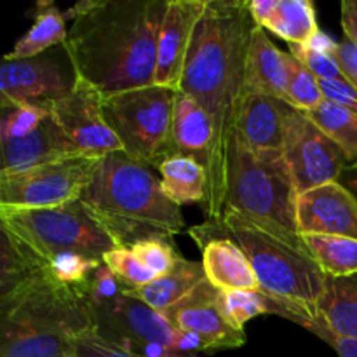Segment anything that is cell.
<instances>
[{"label": "cell", "instance_id": "1", "mask_svg": "<svg viewBox=\"0 0 357 357\" xmlns=\"http://www.w3.org/2000/svg\"><path fill=\"white\" fill-rule=\"evenodd\" d=\"M255 26L246 0H206L178 86V91L194 98L208 112L215 131L202 202L209 223H218L223 216L227 149L244 93L246 56Z\"/></svg>", "mask_w": 357, "mask_h": 357}, {"label": "cell", "instance_id": "2", "mask_svg": "<svg viewBox=\"0 0 357 357\" xmlns=\"http://www.w3.org/2000/svg\"><path fill=\"white\" fill-rule=\"evenodd\" d=\"M166 7L167 0H82L65 10L72 26L63 49L75 75L103 98L152 86Z\"/></svg>", "mask_w": 357, "mask_h": 357}, {"label": "cell", "instance_id": "3", "mask_svg": "<svg viewBox=\"0 0 357 357\" xmlns=\"http://www.w3.org/2000/svg\"><path fill=\"white\" fill-rule=\"evenodd\" d=\"M79 201L117 248L173 241L185 227L180 206L166 197L160 178L124 150L100 157Z\"/></svg>", "mask_w": 357, "mask_h": 357}, {"label": "cell", "instance_id": "4", "mask_svg": "<svg viewBox=\"0 0 357 357\" xmlns=\"http://www.w3.org/2000/svg\"><path fill=\"white\" fill-rule=\"evenodd\" d=\"M89 331L86 284L59 282L44 268L0 300V357H70Z\"/></svg>", "mask_w": 357, "mask_h": 357}, {"label": "cell", "instance_id": "5", "mask_svg": "<svg viewBox=\"0 0 357 357\" xmlns=\"http://www.w3.org/2000/svg\"><path fill=\"white\" fill-rule=\"evenodd\" d=\"M188 234L195 243L211 237L234 241L250 260L261 291L281 303V317L296 324L316 321L328 278L307 248L281 239L232 209L223 213L218 223L206 222Z\"/></svg>", "mask_w": 357, "mask_h": 357}, {"label": "cell", "instance_id": "6", "mask_svg": "<svg viewBox=\"0 0 357 357\" xmlns=\"http://www.w3.org/2000/svg\"><path fill=\"white\" fill-rule=\"evenodd\" d=\"M296 188L282 152L260 153L230 136L223 180V213H241L296 246L307 248L296 222Z\"/></svg>", "mask_w": 357, "mask_h": 357}, {"label": "cell", "instance_id": "7", "mask_svg": "<svg viewBox=\"0 0 357 357\" xmlns=\"http://www.w3.org/2000/svg\"><path fill=\"white\" fill-rule=\"evenodd\" d=\"M0 223L40 268L59 253L101 260L115 243L80 201L56 208L0 213Z\"/></svg>", "mask_w": 357, "mask_h": 357}, {"label": "cell", "instance_id": "8", "mask_svg": "<svg viewBox=\"0 0 357 357\" xmlns=\"http://www.w3.org/2000/svg\"><path fill=\"white\" fill-rule=\"evenodd\" d=\"M174 89L136 87L103 98V115L122 149L132 159L159 167L176 155L173 143Z\"/></svg>", "mask_w": 357, "mask_h": 357}, {"label": "cell", "instance_id": "9", "mask_svg": "<svg viewBox=\"0 0 357 357\" xmlns=\"http://www.w3.org/2000/svg\"><path fill=\"white\" fill-rule=\"evenodd\" d=\"M79 157L52 119L49 103L0 105V174Z\"/></svg>", "mask_w": 357, "mask_h": 357}, {"label": "cell", "instance_id": "10", "mask_svg": "<svg viewBox=\"0 0 357 357\" xmlns=\"http://www.w3.org/2000/svg\"><path fill=\"white\" fill-rule=\"evenodd\" d=\"M100 157H66L0 174V213L56 208L79 201Z\"/></svg>", "mask_w": 357, "mask_h": 357}, {"label": "cell", "instance_id": "11", "mask_svg": "<svg viewBox=\"0 0 357 357\" xmlns=\"http://www.w3.org/2000/svg\"><path fill=\"white\" fill-rule=\"evenodd\" d=\"M282 155L298 195L340 181L349 167L342 150L303 112L295 108L286 119Z\"/></svg>", "mask_w": 357, "mask_h": 357}, {"label": "cell", "instance_id": "12", "mask_svg": "<svg viewBox=\"0 0 357 357\" xmlns=\"http://www.w3.org/2000/svg\"><path fill=\"white\" fill-rule=\"evenodd\" d=\"M94 333L114 347H124L128 342L160 344L180 354V338L176 330L162 312L152 309L142 300L122 291L108 302H89Z\"/></svg>", "mask_w": 357, "mask_h": 357}, {"label": "cell", "instance_id": "13", "mask_svg": "<svg viewBox=\"0 0 357 357\" xmlns=\"http://www.w3.org/2000/svg\"><path fill=\"white\" fill-rule=\"evenodd\" d=\"M52 119L79 155L103 157L122 145L103 115V94L77 77L65 96L49 103Z\"/></svg>", "mask_w": 357, "mask_h": 357}, {"label": "cell", "instance_id": "14", "mask_svg": "<svg viewBox=\"0 0 357 357\" xmlns=\"http://www.w3.org/2000/svg\"><path fill=\"white\" fill-rule=\"evenodd\" d=\"M77 75L66 51H51L26 59H0V105L51 103L65 96Z\"/></svg>", "mask_w": 357, "mask_h": 357}, {"label": "cell", "instance_id": "15", "mask_svg": "<svg viewBox=\"0 0 357 357\" xmlns=\"http://www.w3.org/2000/svg\"><path fill=\"white\" fill-rule=\"evenodd\" d=\"M218 289L208 279L174 305L160 310L176 330L194 333L204 342L206 352L239 349L246 344V331L230 326L216 303Z\"/></svg>", "mask_w": 357, "mask_h": 357}, {"label": "cell", "instance_id": "16", "mask_svg": "<svg viewBox=\"0 0 357 357\" xmlns=\"http://www.w3.org/2000/svg\"><path fill=\"white\" fill-rule=\"evenodd\" d=\"M296 222L302 236L357 239V197L340 181L314 188L296 199Z\"/></svg>", "mask_w": 357, "mask_h": 357}, {"label": "cell", "instance_id": "17", "mask_svg": "<svg viewBox=\"0 0 357 357\" xmlns=\"http://www.w3.org/2000/svg\"><path fill=\"white\" fill-rule=\"evenodd\" d=\"M206 0H167L166 14L157 40V65L153 84L178 89L190 49L195 24Z\"/></svg>", "mask_w": 357, "mask_h": 357}, {"label": "cell", "instance_id": "18", "mask_svg": "<svg viewBox=\"0 0 357 357\" xmlns=\"http://www.w3.org/2000/svg\"><path fill=\"white\" fill-rule=\"evenodd\" d=\"M289 112L291 107L284 101L244 87L236 110L234 132L255 152H282Z\"/></svg>", "mask_w": 357, "mask_h": 357}, {"label": "cell", "instance_id": "19", "mask_svg": "<svg viewBox=\"0 0 357 357\" xmlns=\"http://www.w3.org/2000/svg\"><path fill=\"white\" fill-rule=\"evenodd\" d=\"M255 24L271 30L288 45H305L319 30L312 0H250Z\"/></svg>", "mask_w": 357, "mask_h": 357}, {"label": "cell", "instance_id": "20", "mask_svg": "<svg viewBox=\"0 0 357 357\" xmlns=\"http://www.w3.org/2000/svg\"><path fill=\"white\" fill-rule=\"evenodd\" d=\"M202 253V268L209 284L220 291L250 289L261 291L257 274L244 251L227 237H211L199 241Z\"/></svg>", "mask_w": 357, "mask_h": 357}, {"label": "cell", "instance_id": "21", "mask_svg": "<svg viewBox=\"0 0 357 357\" xmlns=\"http://www.w3.org/2000/svg\"><path fill=\"white\" fill-rule=\"evenodd\" d=\"M173 143L180 155L195 159L206 171L211 162L215 131L208 112L181 91H174Z\"/></svg>", "mask_w": 357, "mask_h": 357}, {"label": "cell", "instance_id": "22", "mask_svg": "<svg viewBox=\"0 0 357 357\" xmlns=\"http://www.w3.org/2000/svg\"><path fill=\"white\" fill-rule=\"evenodd\" d=\"M286 58H288V52L275 47L264 28L255 26L251 31L250 47H248L244 87L284 101L286 84H288Z\"/></svg>", "mask_w": 357, "mask_h": 357}, {"label": "cell", "instance_id": "23", "mask_svg": "<svg viewBox=\"0 0 357 357\" xmlns=\"http://www.w3.org/2000/svg\"><path fill=\"white\" fill-rule=\"evenodd\" d=\"M204 281L206 274L202 264L180 257L166 275H160L155 281L149 282L142 288H124V291L160 312V310L180 302Z\"/></svg>", "mask_w": 357, "mask_h": 357}, {"label": "cell", "instance_id": "24", "mask_svg": "<svg viewBox=\"0 0 357 357\" xmlns=\"http://www.w3.org/2000/svg\"><path fill=\"white\" fill-rule=\"evenodd\" d=\"M314 323L340 337L357 340V275L326 279Z\"/></svg>", "mask_w": 357, "mask_h": 357}, {"label": "cell", "instance_id": "25", "mask_svg": "<svg viewBox=\"0 0 357 357\" xmlns=\"http://www.w3.org/2000/svg\"><path fill=\"white\" fill-rule=\"evenodd\" d=\"M31 16H33V24L23 37L17 38L13 51L3 56L6 59L35 58L65 44L68 33L66 17L65 13H61L54 3L38 2Z\"/></svg>", "mask_w": 357, "mask_h": 357}, {"label": "cell", "instance_id": "26", "mask_svg": "<svg viewBox=\"0 0 357 357\" xmlns=\"http://www.w3.org/2000/svg\"><path fill=\"white\" fill-rule=\"evenodd\" d=\"M157 171L160 173V187L173 204L202 206L208 188L206 169L195 159L176 153L164 160Z\"/></svg>", "mask_w": 357, "mask_h": 357}, {"label": "cell", "instance_id": "27", "mask_svg": "<svg viewBox=\"0 0 357 357\" xmlns=\"http://www.w3.org/2000/svg\"><path fill=\"white\" fill-rule=\"evenodd\" d=\"M302 237L310 257L316 260L326 278L357 275V239L314 234Z\"/></svg>", "mask_w": 357, "mask_h": 357}, {"label": "cell", "instance_id": "28", "mask_svg": "<svg viewBox=\"0 0 357 357\" xmlns=\"http://www.w3.org/2000/svg\"><path fill=\"white\" fill-rule=\"evenodd\" d=\"M303 114L342 150L349 167L357 166V114L326 100Z\"/></svg>", "mask_w": 357, "mask_h": 357}, {"label": "cell", "instance_id": "29", "mask_svg": "<svg viewBox=\"0 0 357 357\" xmlns=\"http://www.w3.org/2000/svg\"><path fill=\"white\" fill-rule=\"evenodd\" d=\"M216 303L225 317L227 323L236 330H244V324L261 314H275V300L265 295L264 291H250V289H227L220 291Z\"/></svg>", "mask_w": 357, "mask_h": 357}, {"label": "cell", "instance_id": "30", "mask_svg": "<svg viewBox=\"0 0 357 357\" xmlns=\"http://www.w3.org/2000/svg\"><path fill=\"white\" fill-rule=\"evenodd\" d=\"M40 271L26 251L0 223V300Z\"/></svg>", "mask_w": 357, "mask_h": 357}, {"label": "cell", "instance_id": "31", "mask_svg": "<svg viewBox=\"0 0 357 357\" xmlns=\"http://www.w3.org/2000/svg\"><path fill=\"white\" fill-rule=\"evenodd\" d=\"M288 84H286V103L300 112H309L324 100L319 87V79L288 52Z\"/></svg>", "mask_w": 357, "mask_h": 357}, {"label": "cell", "instance_id": "32", "mask_svg": "<svg viewBox=\"0 0 357 357\" xmlns=\"http://www.w3.org/2000/svg\"><path fill=\"white\" fill-rule=\"evenodd\" d=\"M126 289H136L155 281L157 275L132 255L129 248H114L101 258Z\"/></svg>", "mask_w": 357, "mask_h": 357}, {"label": "cell", "instance_id": "33", "mask_svg": "<svg viewBox=\"0 0 357 357\" xmlns=\"http://www.w3.org/2000/svg\"><path fill=\"white\" fill-rule=\"evenodd\" d=\"M101 264V260L87 258L79 253H59L45 264L44 271H47L56 281L70 286H82L89 281L93 272Z\"/></svg>", "mask_w": 357, "mask_h": 357}, {"label": "cell", "instance_id": "34", "mask_svg": "<svg viewBox=\"0 0 357 357\" xmlns=\"http://www.w3.org/2000/svg\"><path fill=\"white\" fill-rule=\"evenodd\" d=\"M129 250L132 251L136 258L145 265L149 271H152L157 278L166 275L174 267L178 258L181 257L174 248L173 241L164 239H149L136 243Z\"/></svg>", "mask_w": 357, "mask_h": 357}, {"label": "cell", "instance_id": "35", "mask_svg": "<svg viewBox=\"0 0 357 357\" xmlns=\"http://www.w3.org/2000/svg\"><path fill=\"white\" fill-rule=\"evenodd\" d=\"M289 54L303 63L319 80H347L335 56L314 52L305 45H289Z\"/></svg>", "mask_w": 357, "mask_h": 357}, {"label": "cell", "instance_id": "36", "mask_svg": "<svg viewBox=\"0 0 357 357\" xmlns=\"http://www.w3.org/2000/svg\"><path fill=\"white\" fill-rule=\"evenodd\" d=\"M70 357H132L128 352L114 347L103 338L98 337L94 331L82 335L73 342L72 356Z\"/></svg>", "mask_w": 357, "mask_h": 357}, {"label": "cell", "instance_id": "37", "mask_svg": "<svg viewBox=\"0 0 357 357\" xmlns=\"http://www.w3.org/2000/svg\"><path fill=\"white\" fill-rule=\"evenodd\" d=\"M323 98L337 107L357 114V89L347 80H319Z\"/></svg>", "mask_w": 357, "mask_h": 357}, {"label": "cell", "instance_id": "38", "mask_svg": "<svg viewBox=\"0 0 357 357\" xmlns=\"http://www.w3.org/2000/svg\"><path fill=\"white\" fill-rule=\"evenodd\" d=\"M298 324L305 328V330H309L310 333L316 335V337H319L321 340L326 342L337 352L338 357H357V340H354V338L340 337V335L326 330V328L314 323V321H300Z\"/></svg>", "mask_w": 357, "mask_h": 357}, {"label": "cell", "instance_id": "39", "mask_svg": "<svg viewBox=\"0 0 357 357\" xmlns=\"http://www.w3.org/2000/svg\"><path fill=\"white\" fill-rule=\"evenodd\" d=\"M335 58H337L345 79L357 89V45L352 44L349 38H344L338 42Z\"/></svg>", "mask_w": 357, "mask_h": 357}, {"label": "cell", "instance_id": "40", "mask_svg": "<svg viewBox=\"0 0 357 357\" xmlns=\"http://www.w3.org/2000/svg\"><path fill=\"white\" fill-rule=\"evenodd\" d=\"M121 351L128 352L132 357H181L171 349L160 344H143V342H128Z\"/></svg>", "mask_w": 357, "mask_h": 357}, {"label": "cell", "instance_id": "41", "mask_svg": "<svg viewBox=\"0 0 357 357\" xmlns=\"http://www.w3.org/2000/svg\"><path fill=\"white\" fill-rule=\"evenodd\" d=\"M342 28H344L345 38L357 45V0L342 2Z\"/></svg>", "mask_w": 357, "mask_h": 357}, {"label": "cell", "instance_id": "42", "mask_svg": "<svg viewBox=\"0 0 357 357\" xmlns=\"http://www.w3.org/2000/svg\"><path fill=\"white\" fill-rule=\"evenodd\" d=\"M305 47L314 52H321V54L335 56V52H337V47H338V42L335 40V38H331L328 33H324L323 30H317L316 33L309 38Z\"/></svg>", "mask_w": 357, "mask_h": 357}, {"label": "cell", "instance_id": "43", "mask_svg": "<svg viewBox=\"0 0 357 357\" xmlns=\"http://www.w3.org/2000/svg\"><path fill=\"white\" fill-rule=\"evenodd\" d=\"M342 178H345V187L357 197V166L347 167L344 174H342Z\"/></svg>", "mask_w": 357, "mask_h": 357}, {"label": "cell", "instance_id": "44", "mask_svg": "<svg viewBox=\"0 0 357 357\" xmlns=\"http://www.w3.org/2000/svg\"><path fill=\"white\" fill-rule=\"evenodd\" d=\"M181 357H199V356H181Z\"/></svg>", "mask_w": 357, "mask_h": 357}]
</instances>
